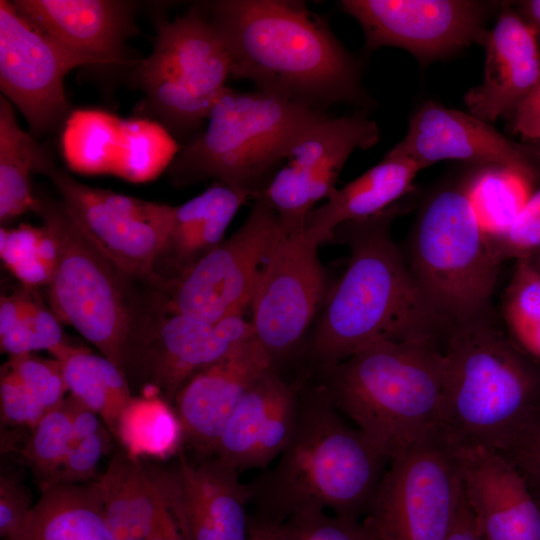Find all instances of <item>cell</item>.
Masks as SVG:
<instances>
[{
    "label": "cell",
    "mask_w": 540,
    "mask_h": 540,
    "mask_svg": "<svg viewBox=\"0 0 540 540\" xmlns=\"http://www.w3.org/2000/svg\"><path fill=\"white\" fill-rule=\"evenodd\" d=\"M203 11L227 50L231 77L323 111L369 102L358 61L304 2L219 0Z\"/></svg>",
    "instance_id": "cell-1"
},
{
    "label": "cell",
    "mask_w": 540,
    "mask_h": 540,
    "mask_svg": "<svg viewBox=\"0 0 540 540\" xmlns=\"http://www.w3.org/2000/svg\"><path fill=\"white\" fill-rule=\"evenodd\" d=\"M396 205L333 233L332 241L346 245L350 256L307 346L318 373L377 342H442L447 325L427 303L391 237Z\"/></svg>",
    "instance_id": "cell-2"
},
{
    "label": "cell",
    "mask_w": 540,
    "mask_h": 540,
    "mask_svg": "<svg viewBox=\"0 0 540 540\" xmlns=\"http://www.w3.org/2000/svg\"><path fill=\"white\" fill-rule=\"evenodd\" d=\"M389 460L349 425L319 382L299 384L293 435L277 462L247 483L252 516L275 523L311 509L361 520Z\"/></svg>",
    "instance_id": "cell-3"
},
{
    "label": "cell",
    "mask_w": 540,
    "mask_h": 540,
    "mask_svg": "<svg viewBox=\"0 0 540 540\" xmlns=\"http://www.w3.org/2000/svg\"><path fill=\"white\" fill-rule=\"evenodd\" d=\"M34 211L58 247L49 283L52 311L127 378L168 315L167 290L140 289L152 285L129 276L104 256L61 201L38 198Z\"/></svg>",
    "instance_id": "cell-4"
},
{
    "label": "cell",
    "mask_w": 540,
    "mask_h": 540,
    "mask_svg": "<svg viewBox=\"0 0 540 540\" xmlns=\"http://www.w3.org/2000/svg\"><path fill=\"white\" fill-rule=\"evenodd\" d=\"M336 409L389 460L441 428V343L381 341L319 373Z\"/></svg>",
    "instance_id": "cell-5"
},
{
    "label": "cell",
    "mask_w": 540,
    "mask_h": 540,
    "mask_svg": "<svg viewBox=\"0 0 540 540\" xmlns=\"http://www.w3.org/2000/svg\"><path fill=\"white\" fill-rule=\"evenodd\" d=\"M441 428L453 441L503 451L540 407V364L492 311L447 327Z\"/></svg>",
    "instance_id": "cell-6"
},
{
    "label": "cell",
    "mask_w": 540,
    "mask_h": 540,
    "mask_svg": "<svg viewBox=\"0 0 540 540\" xmlns=\"http://www.w3.org/2000/svg\"><path fill=\"white\" fill-rule=\"evenodd\" d=\"M323 110L262 90L226 87L203 131L180 148L168 167L178 186L213 179L254 199L284 162L290 148Z\"/></svg>",
    "instance_id": "cell-7"
},
{
    "label": "cell",
    "mask_w": 540,
    "mask_h": 540,
    "mask_svg": "<svg viewBox=\"0 0 540 540\" xmlns=\"http://www.w3.org/2000/svg\"><path fill=\"white\" fill-rule=\"evenodd\" d=\"M479 167L471 166L433 190L409 239L407 264L412 276L447 327L492 311L501 262L472 200Z\"/></svg>",
    "instance_id": "cell-8"
},
{
    "label": "cell",
    "mask_w": 540,
    "mask_h": 540,
    "mask_svg": "<svg viewBox=\"0 0 540 540\" xmlns=\"http://www.w3.org/2000/svg\"><path fill=\"white\" fill-rule=\"evenodd\" d=\"M230 77L223 41L198 8L161 21L154 48L139 67L146 109L172 136L187 141L207 120Z\"/></svg>",
    "instance_id": "cell-9"
},
{
    "label": "cell",
    "mask_w": 540,
    "mask_h": 540,
    "mask_svg": "<svg viewBox=\"0 0 540 540\" xmlns=\"http://www.w3.org/2000/svg\"><path fill=\"white\" fill-rule=\"evenodd\" d=\"M462 501L453 445L438 428L389 462L364 518L380 540H446Z\"/></svg>",
    "instance_id": "cell-10"
},
{
    "label": "cell",
    "mask_w": 540,
    "mask_h": 540,
    "mask_svg": "<svg viewBox=\"0 0 540 540\" xmlns=\"http://www.w3.org/2000/svg\"><path fill=\"white\" fill-rule=\"evenodd\" d=\"M37 172L51 179L68 213L104 256L140 282L167 286L158 264L166 256L174 206L80 183L47 155Z\"/></svg>",
    "instance_id": "cell-11"
},
{
    "label": "cell",
    "mask_w": 540,
    "mask_h": 540,
    "mask_svg": "<svg viewBox=\"0 0 540 540\" xmlns=\"http://www.w3.org/2000/svg\"><path fill=\"white\" fill-rule=\"evenodd\" d=\"M253 200L237 231L171 282L168 314L216 323L250 309L259 272L280 232L267 200Z\"/></svg>",
    "instance_id": "cell-12"
},
{
    "label": "cell",
    "mask_w": 540,
    "mask_h": 540,
    "mask_svg": "<svg viewBox=\"0 0 540 540\" xmlns=\"http://www.w3.org/2000/svg\"><path fill=\"white\" fill-rule=\"evenodd\" d=\"M318 245L301 232H280L259 272L250 310L253 334L273 364L293 355L326 291Z\"/></svg>",
    "instance_id": "cell-13"
},
{
    "label": "cell",
    "mask_w": 540,
    "mask_h": 540,
    "mask_svg": "<svg viewBox=\"0 0 540 540\" xmlns=\"http://www.w3.org/2000/svg\"><path fill=\"white\" fill-rule=\"evenodd\" d=\"M379 139L378 125L365 116L326 114L292 145L258 195L271 205L284 232H301L316 203L327 199L336 188L351 154L371 148Z\"/></svg>",
    "instance_id": "cell-14"
},
{
    "label": "cell",
    "mask_w": 540,
    "mask_h": 540,
    "mask_svg": "<svg viewBox=\"0 0 540 540\" xmlns=\"http://www.w3.org/2000/svg\"><path fill=\"white\" fill-rule=\"evenodd\" d=\"M494 2L471 0H343L342 10L361 26L365 48H402L422 64L482 45Z\"/></svg>",
    "instance_id": "cell-15"
},
{
    "label": "cell",
    "mask_w": 540,
    "mask_h": 540,
    "mask_svg": "<svg viewBox=\"0 0 540 540\" xmlns=\"http://www.w3.org/2000/svg\"><path fill=\"white\" fill-rule=\"evenodd\" d=\"M90 60L67 49L0 1V87L28 122L31 134L55 129L68 115L64 78Z\"/></svg>",
    "instance_id": "cell-16"
},
{
    "label": "cell",
    "mask_w": 540,
    "mask_h": 540,
    "mask_svg": "<svg viewBox=\"0 0 540 540\" xmlns=\"http://www.w3.org/2000/svg\"><path fill=\"white\" fill-rule=\"evenodd\" d=\"M394 148L422 169L458 160L509 172L533 186L540 176V151L509 139L470 113L433 101L415 110L405 137Z\"/></svg>",
    "instance_id": "cell-17"
},
{
    "label": "cell",
    "mask_w": 540,
    "mask_h": 540,
    "mask_svg": "<svg viewBox=\"0 0 540 540\" xmlns=\"http://www.w3.org/2000/svg\"><path fill=\"white\" fill-rule=\"evenodd\" d=\"M69 116L63 152L69 166L81 173L146 182L168 168L179 150L173 136L155 121L122 120L97 110Z\"/></svg>",
    "instance_id": "cell-18"
},
{
    "label": "cell",
    "mask_w": 540,
    "mask_h": 540,
    "mask_svg": "<svg viewBox=\"0 0 540 540\" xmlns=\"http://www.w3.org/2000/svg\"><path fill=\"white\" fill-rule=\"evenodd\" d=\"M253 334L251 322L234 316L210 323L184 314H168L128 377L142 395L174 399L197 372Z\"/></svg>",
    "instance_id": "cell-19"
},
{
    "label": "cell",
    "mask_w": 540,
    "mask_h": 540,
    "mask_svg": "<svg viewBox=\"0 0 540 540\" xmlns=\"http://www.w3.org/2000/svg\"><path fill=\"white\" fill-rule=\"evenodd\" d=\"M276 367L254 334L193 375L177 393L183 444L199 460L213 457L223 429L244 393ZM277 368V367H276Z\"/></svg>",
    "instance_id": "cell-20"
},
{
    "label": "cell",
    "mask_w": 540,
    "mask_h": 540,
    "mask_svg": "<svg viewBox=\"0 0 540 540\" xmlns=\"http://www.w3.org/2000/svg\"><path fill=\"white\" fill-rule=\"evenodd\" d=\"M451 442L483 540H540V503L518 470L496 450Z\"/></svg>",
    "instance_id": "cell-21"
},
{
    "label": "cell",
    "mask_w": 540,
    "mask_h": 540,
    "mask_svg": "<svg viewBox=\"0 0 540 540\" xmlns=\"http://www.w3.org/2000/svg\"><path fill=\"white\" fill-rule=\"evenodd\" d=\"M299 411V384H289L276 367L242 396L216 446L214 457L239 474L267 469L288 445Z\"/></svg>",
    "instance_id": "cell-22"
},
{
    "label": "cell",
    "mask_w": 540,
    "mask_h": 540,
    "mask_svg": "<svg viewBox=\"0 0 540 540\" xmlns=\"http://www.w3.org/2000/svg\"><path fill=\"white\" fill-rule=\"evenodd\" d=\"M96 482L114 540H152L183 530L171 470L119 452Z\"/></svg>",
    "instance_id": "cell-23"
},
{
    "label": "cell",
    "mask_w": 540,
    "mask_h": 540,
    "mask_svg": "<svg viewBox=\"0 0 540 540\" xmlns=\"http://www.w3.org/2000/svg\"><path fill=\"white\" fill-rule=\"evenodd\" d=\"M496 24L482 43V83L464 96L469 113L492 124L509 116L540 78V48L533 29L510 3H502Z\"/></svg>",
    "instance_id": "cell-24"
},
{
    "label": "cell",
    "mask_w": 540,
    "mask_h": 540,
    "mask_svg": "<svg viewBox=\"0 0 540 540\" xmlns=\"http://www.w3.org/2000/svg\"><path fill=\"white\" fill-rule=\"evenodd\" d=\"M177 511L188 540H248V484L216 457L192 462L183 451L172 469Z\"/></svg>",
    "instance_id": "cell-25"
},
{
    "label": "cell",
    "mask_w": 540,
    "mask_h": 540,
    "mask_svg": "<svg viewBox=\"0 0 540 540\" xmlns=\"http://www.w3.org/2000/svg\"><path fill=\"white\" fill-rule=\"evenodd\" d=\"M28 21L93 65L122 62L135 3L116 0H16Z\"/></svg>",
    "instance_id": "cell-26"
},
{
    "label": "cell",
    "mask_w": 540,
    "mask_h": 540,
    "mask_svg": "<svg viewBox=\"0 0 540 540\" xmlns=\"http://www.w3.org/2000/svg\"><path fill=\"white\" fill-rule=\"evenodd\" d=\"M421 166L394 147L375 166L335 188L325 203L309 214L304 233L317 244L332 241L340 225L377 216L389 210L412 188Z\"/></svg>",
    "instance_id": "cell-27"
},
{
    "label": "cell",
    "mask_w": 540,
    "mask_h": 540,
    "mask_svg": "<svg viewBox=\"0 0 540 540\" xmlns=\"http://www.w3.org/2000/svg\"><path fill=\"white\" fill-rule=\"evenodd\" d=\"M250 198L246 191L214 182L199 195L174 206L166 256L178 276L223 241L232 219Z\"/></svg>",
    "instance_id": "cell-28"
},
{
    "label": "cell",
    "mask_w": 540,
    "mask_h": 540,
    "mask_svg": "<svg viewBox=\"0 0 540 540\" xmlns=\"http://www.w3.org/2000/svg\"><path fill=\"white\" fill-rule=\"evenodd\" d=\"M16 540H114L96 480L41 490Z\"/></svg>",
    "instance_id": "cell-29"
},
{
    "label": "cell",
    "mask_w": 540,
    "mask_h": 540,
    "mask_svg": "<svg viewBox=\"0 0 540 540\" xmlns=\"http://www.w3.org/2000/svg\"><path fill=\"white\" fill-rule=\"evenodd\" d=\"M50 354L61 364L70 396L96 413L113 436L133 400L128 379L109 359L68 343Z\"/></svg>",
    "instance_id": "cell-30"
},
{
    "label": "cell",
    "mask_w": 540,
    "mask_h": 540,
    "mask_svg": "<svg viewBox=\"0 0 540 540\" xmlns=\"http://www.w3.org/2000/svg\"><path fill=\"white\" fill-rule=\"evenodd\" d=\"M31 133L22 129L12 103L0 97V221L35 210L38 198L32 193L30 175L37 172L44 156Z\"/></svg>",
    "instance_id": "cell-31"
},
{
    "label": "cell",
    "mask_w": 540,
    "mask_h": 540,
    "mask_svg": "<svg viewBox=\"0 0 540 540\" xmlns=\"http://www.w3.org/2000/svg\"><path fill=\"white\" fill-rule=\"evenodd\" d=\"M127 452L135 457H166L183 444L176 411L159 395L134 397L125 410L117 432Z\"/></svg>",
    "instance_id": "cell-32"
},
{
    "label": "cell",
    "mask_w": 540,
    "mask_h": 540,
    "mask_svg": "<svg viewBox=\"0 0 540 540\" xmlns=\"http://www.w3.org/2000/svg\"><path fill=\"white\" fill-rule=\"evenodd\" d=\"M501 312L510 338L540 364V273L527 259L516 260Z\"/></svg>",
    "instance_id": "cell-33"
},
{
    "label": "cell",
    "mask_w": 540,
    "mask_h": 540,
    "mask_svg": "<svg viewBox=\"0 0 540 540\" xmlns=\"http://www.w3.org/2000/svg\"><path fill=\"white\" fill-rule=\"evenodd\" d=\"M72 436V406L69 398L46 412L29 430L20 454L31 469L40 490L55 485Z\"/></svg>",
    "instance_id": "cell-34"
},
{
    "label": "cell",
    "mask_w": 540,
    "mask_h": 540,
    "mask_svg": "<svg viewBox=\"0 0 540 540\" xmlns=\"http://www.w3.org/2000/svg\"><path fill=\"white\" fill-rule=\"evenodd\" d=\"M532 188L529 182L509 172L478 168L472 200L487 236L500 234L511 224L532 194Z\"/></svg>",
    "instance_id": "cell-35"
},
{
    "label": "cell",
    "mask_w": 540,
    "mask_h": 540,
    "mask_svg": "<svg viewBox=\"0 0 540 540\" xmlns=\"http://www.w3.org/2000/svg\"><path fill=\"white\" fill-rule=\"evenodd\" d=\"M283 525L289 540H380L366 518L346 519L318 509L294 515Z\"/></svg>",
    "instance_id": "cell-36"
},
{
    "label": "cell",
    "mask_w": 540,
    "mask_h": 540,
    "mask_svg": "<svg viewBox=\"0 0 540 540\" xmlns=\"http://www.w3.org/2000/svg\"><path fill=\"white\" fill-rule=\"evenodd\" d=\"M502 263L529 259L540 251V188L533 191L511 224L500 234L487 236Z\"/></svg>",
    "instance_id": "cell-37"
},
{
    "label": "cell",
    "mask_w": 540,
    "mask_h": 540,
    "mask_svg": "<svg viewBox=\"0 0 540 540\" xmlns=\"http://www.w3.org/2000/svg\"><path fill=\"white\" fill-rule=\"evenodd\" d=\"M6 365L47 411L64 401L68 389L61 364L55 358L46 359L30 353L10 357Z\"/></svg>",
    "instance_id": "cell-38"
},
{
    "label": "cell",
    "mask_w": 540,
    "mask_h": 540,
    "mask_svg": "<svg viewBox=\"0 0 540 540\" xmlns=\"http://www.w3.org/2000/svg\"><path fill=\"white\" fill-rule=\"evenodd\" d=\"M110 435L111 432L105 426L81 439L72 438L55 485L89 483L96 474L100 460L110 450Z\"/></svg>",
    "instance_id": "cell-39"
},
{
    "label": "cell",
    "mask_w": 540,
    "mask_h": 540,
    "mask_svg": "<svg viewBox=\"0 0 540 540\" xmlns=\"http://www.w3.org/2000/svg\"><path fill=\"white\" fill-rule=\"evenodd\" d=\"M0 411L2 425L28 430L48 412L6 364L1 368Z\"/></svg>",
    "instance_id": "cell-40"
},
{
    "label": "cell",
    "mask_w": 540,
    "mask_h": 540,
    "mask_svg": "<svg viewBox=\"0 0 540 540\" xmlns=\"http://www.w3.org/2000/svg\"><path fill=\"white\" fill-rule=\"evenodd\" d=\"M499 453L518 470L540 503V407Z\"/></svg>",
    "instance_id": "cell-41"
},
{
    "label": "cell",
    "mask_w": 540,
    "mask_h": 540,
    "mask_svg": "<svg viewBox=\"0 0 540 540\" xmlns=\"http://www.w3.org/2000/svg\"><path fill=\"white\" fill-rule=\"evenodd\" d=\"M34 507L27 488L17 475L2 470L0 476V537L16 540Z\"/></svg>",
    "instance_id": "cell-42"
},
{
    "label": "cell",
    "mask_w": 540,
    "mask_h": 540,
    "mask_svg": "<svg viewBox=\"0 0 540 540\" xmlns=\"http://www.w3.org/2000/svg\"><path fill=\"white\" fill-rule=\"evenodd\" d=\"M29 335L32 352L47 350L49 353L66 343L59 318L40 302L33 300L23 319Z\"/></svg>",
    "instance_id": "cell-43"
},
{
    "label": "cell",
    "mask_w": 540,
    "mask_h": 540,
    "mask_svg": "<svg viewBox=\"0 0 540 540\" xmlns=\"http://www.w3.org/2000/svg\"><path fill=\"white\" fill-rule=\"evenodd\" d=\"M43 233V227L37 228L22 224L18 228L0 230V255L6 267L36 254L37 243Z\"/></svg>",
    "instance_id": "cell-44"
},
{
    "label": "cell",
    "mask_w": 540,
    "mask_h": 540,
    "mask_svg": "<svg viewBox=\"0 0 540 540\" xmlns=\"http://www.w3.org/2000/svg\"><path fill=\"white\" fill-rule=\"evenodd\" d=\"M509 116L515 133L540 142V78Z\"/></svg>",
    "instance_id": "cell-45"
},
{
    "label": "cell",
    "mask_w": 540,
    "mask_h": 540,
    "mask_svg": "<svg viewBox=\"0 0 540 540\" xmlns=\"http://www.w3.org/2000/svg\"><path fill=\"white\" fill-rule=\"evenodd\" d=\"M33 300L27 289L1 296L0 335L7 333L23 320Z\"/></svg>",
    "instance_id": "cell-46"
},
{
    "label": "cell",
    "mask_w": 540,
    "mask_h": 540,
    "mask_svg": "<svg viewBox=\"0 0 540 540\" xmlns=\"http://www.w3.org/2000/svg\"><path fill=\"white\" fill-rule=\"evenodd\" d=\"M7 268L26 288L49 285L54 273L36 254L21 259Z\"/></svg>",
    "instance_id": "cell-47"
},
{
    "label": "cell",
    "mask_w": 540,
    "mask_h": 540,
    "mask_svg": "<svg viewBox=\"0 0 540 540\" xmlns=\"http://www.w3.org/2000/svg\"><path fill=\"white\" fill-rule=\"evenodd\" d=\"M446 540H483L465 501L464 494L456 521Z\"/></svg>",
    "instance_id": "cell-48"
},
{
    "label": "cell",
    "mask_w": 540,
    "mask_h": 540,
    "mask_svg": "<svg viewBox=\"0 0 540 540\" xmlns=\"http://www.w3.org/2000/svg\"><path fill=\"white\" fill-rule=\"evenodd\" d=\"M248 540H289L283 523L258 519L249 514Z\"/></svg>",
    "instance_id": "cell-49"
},
{
    "label": "cell",
    "mask_w": 540,
    "mask_h": 540,
    "mask_svg": "<svg viewBox=\"0 0 540 540\" xmlns=\"http://www.w3.org/2000/svg\"><path fill=\"white\" fill-rule=\"evenodd\" d=\"M36 255L53 271L58 260V247L53 236L43 227V233L36 246Z\"/></svg>",
    "instance_id": "cell-50"
},
{
    "label": "cell",
    "mask_w": 540,
    "mask_h": 540,
    "mask_svg": "<svg viewBox=\"0 0 540 540\" xmlns=\"http://www.w3.org/2000/svg\"><path fill=\"white\" fill-rule=\"evenodd\" d=\"M517 6V13L535 32L540 48V0L520 1Z\"/></svg>",
    "instance_id": "cell-51"
},
{
    "label": "cell",
    "mask_w": 540,
    "mask_h": 540,
    "mask_svg": "<svg viewBox=\"0 0 540 540\" xmlns=\"http://www.w3.org/2000/svg\"><path fill=\"white\" fill-rule=\"evenodd\" d=\"M530 264L540 273V251L527 259Z\"/></svg>",
    "instance_id": "cell-52"
}]
</instances>
